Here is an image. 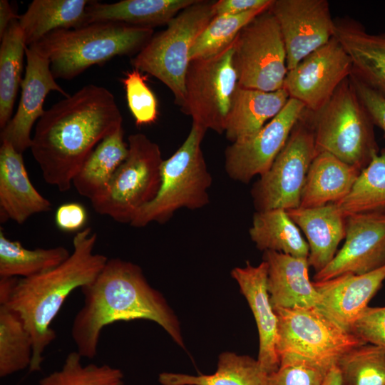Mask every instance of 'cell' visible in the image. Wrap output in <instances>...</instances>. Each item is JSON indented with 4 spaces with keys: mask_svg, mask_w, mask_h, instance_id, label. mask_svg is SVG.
Instances as JSON below:
<instances>
[{
    "mask_svg": "<svg viewBox=\"0 0 385 385\" xmlns=\"http://www.w3.org/2000/svg\"><path fill=\"white\" fill-rule=\"evenodd\" d=\"M123 127L113 95L86 85L57 102L36 122L31 150L46 183L66 192L96 146Z\"/></svg>",
    "mask_w": 385,
    "mask_h": 385,
    "instance_id": "6da1fadb",
    "label": "cell"
},
{
    "mask_svg": "<svg viewBox=\"0 0 385 385\" xmlns=\"http://www.w3.org/2000/svg\"><path fill=\"white\" fill-rule=\"evenodd\" d=\"M81 290L84 302L74 317L71 333L82 357L94 358L103 328L120 321L154 322L185 347L177 317L138 265L120 258L108 259L98 276Z\"/></svg>",
    "mask_w": 385,
    "mask_h": 385,
    "instance_id": "7a4b0ae2",
    "label": "cell"
},
{
    "mask_svg": "<svg viewBox=\"0 0 385 385\" xmlns=\"http://www.w3.org/2000/svg\"><path fill=\"white\" fill-rule=\"evenodd\" d=\"M96 241L97 234L91 227L77 232L67 260L40 274L18 278L8 297L0 302L20 314L31 334V372L40 371L43 354L56 337L51 324L66 299L76 289L91 283L106 264V256L93 252Z\"/></svg>",
    "mask_w": 385,
    "mask_h": 385,
    "instance_id": "3957f363",
    "label": "cell"
},
{
    "mask_svg": "<svg viewBox=\"0 0 385 385\" xmlns=\"http://www.w3.org/2000/svg\"><path fill=\"white\" fill-rule=\"evenodd\" d=\"M153 35V28L99 22L54 31L28 47L50 61L55 78L70 80L115 56L137 54Z\"/></svg>",
    "mask_w": 385,
    "mask_h": 385,
    "instance_id": "277c9868",
    "label": "cell"
},
{
    "mask_svg": "<svg viewBox=\"0 0 385 385\" xmlns=\"http://www.w3.org/2000/svg\"><path fill=\"white\" fill-rule=\"evenodd\" d=\"M307 113L317 155L329 153L362 170L379 154L375 125L350 77L319 110Z\"/></svg>",
    "mask_w": 385,
    "mask_h": 385,
    "instance_id": "5b68a950",
    "label": "cell"
},
{
    "mask_svg": "<svg viewBox=\"0 0 385 385\" xmlns=\"http://www.w3.org/2000/svg\"><path fill=\"white\" fill-rule=\"evenodd\" d=\"M279 366L304 363L327 373L354 347L366 344L317 307L274 308Z\"/></svg>",
    "mask_w": 385,
    "mask_h": 385,
    "instance_id": "8992f818",
    "label": "cell"
},
{
    "mask_svg": "<svg viewBox=\"0 0 385 385\" xmlns=\"http://www.w3.org/2000/svg\"><path fill=\"white\" fill-rule=\"evenodd\" d=\"M206 131L192 123L183 144L163 162L161 185L156 197L136 213L131 226L163 224L179 209L197 210L209 204L212 177L201 149Z\"/></svg>",
    "mask_w": 385,
    "mask_h": 385,
    "instance_id": "52a82bcc",
    "label": "cell"
},
{
    "mask_svg": "<svg viewBox=\"0 0 385 385\" xmlns=\"http://www.w3.org/2000/svg\"><path fill=\"white\" fill-rule=\"evenodd\" d=\"M213 3L197 0L182 10L167 24L165 29L153 35L130 61L134 68L164 83L180 108L185 100L189 53L197 36L215 16Z\"/></svg>",
    "mask_w": 385,
    "mask_h": 385,
    "instance_id": "ba28073f",
    "label": "cell"
},
{
    "mask_svg": "<svg viewBox=\"0 0 385 385\" xmlns=\"http://www.w3.org/2000/svg\"><path fill=\"white\" fill-rule=\"evenodd\" d=\"M163 160L157 143L143 133L130 135L128 155L105 190L91 201L93 210L115 222L130 224L156 197Z\"/></svg>",
    "mask_w": 385,
    "mask_h": 385,
    "instance_id": "9c48e42d",
    "label": "cell"
},
{
    "mask_svg": "<svg viewBox=\"0 0 385 385\" xmlns=\"http://www.w3.org/2000/svg\"><path fill=\"white\" fill-rule=\"evenodd\" d=\"M233 54L232 43L213 57L191 60L185 76V100L181 111L191 116L192 123L218 134L225 133L239 86Z\"/></svg>",
    "mask_w": 385,
    "mask_h": 385,
    "instance_id": "30bf717a",
    "label": "cell"
},
{
    "mask_svg": "<svg viewBox=\"0 0 385 385\" xmlns=\"http://www.w3.org/2000/svg\"><path fill=\"white\" fill-rule=\"evenodd\" d=\"M269 8L249 22L234 41L233 61L240 87L265 91L283 88L288 71L286 50Z\"/></svg>",
    "mask_w": 385,
    "mask_h": 385,
    "instance_id": "8fae6325",
    "label": "cell"
},
{
    "mask_svg": "<svg viewBox=\"0 0 385 385\" xmlns=\"http://www.w3.org/2000/svg\"><path fill=\"white\" fill-rule=\"evenodd\" d=\"M316 155L305 109L270 169L252 185L251 195L256 211L299 207L302 190Z\"/></svg>",
    "mask_w": 385,
    "mask_h": 385,
    "instance_id": "7c38bea8",
    "label": "cell"
},
{
    "mask_svg": "<svg viewBox=\"0 0 385 385\" xmlns=\"http://www.w3.org/2000/svg\"><path fill=\"white\" fill-rule=\"evenodd\" d=\"M302 103L289 98L283 109L254 135L232 143L225 151V169L228 176L243 183L262 175L271 167L302 116Z\"/></svg>",
    "mask_w": 385,
    "mask_h": 385,
    "instance_id": "4fadbf2b",
    "label": "cell"
},
{
    "mask_svg": "<svg viewBox=\"0 0 385 385\" xmlns=\"http://www.w3.org/2000/svg\"><path fill=\"white\" fill-rule=\"evenodd\" d=\"M352 73L351 58L333 36L287 71L283 88L307 111L319 110Z\"/></svg>",
    "mask_w": 385,
    "mask_h": 385,
    "instance_id": "5bb4252c",
    "label": "cell"
},
{
    "mask_svg": "<svg viewBox=\"0 0 385 385\" xmlns=\"http://www.w3.org/2000/svg\"><path fill=\"white\" fill-rule=\"evenodd\" d=\"M269 9L280 29L288 71L334 36L327 0H272Z\"/></svg>",
    "mask_w": 385,
    "mask_h": 385,
    "instance_id": "9a60e30c",
    "label": "cell"
},
{
    "mask_svg": "<svg viewBox=\"0 0 385 385\" xmlns=\"http://www.w3.org/2000/svg\"><path fill=\"white\" fill-rule=\"evenodd\" d=\"M344 239L333 260L315 273L314 282L346 273L363 274L385 265V213L347 216Z\"/></svg>",
    "mask_w": 385,
    "mask_h": 385,
    "instance_id": "2e32d148",
    "label": "cell"
},
{
    "mask_svg": "<svg viewBox=\"0 0 385 385\" xmlns=\"http://www.w3.org/2000/svg\"><path fill=\"white\" fill-rule=\"evenodd\" d=\"M26 73L21 83V98L16 113L1 130V140L9 142L22 153L31 145V130L43 115V103L50 91L68 95L56 82L50 61L30 47L25 51Z\"/></svg>",
    "mask_w": 385,
    "mask_h": 385,
    "instance_id": "e0dca14e",
    "label": "cell"
},
{
    "mask_svg": "<svg viewBox=\"0 0 385 385\" xmlns=\"http://www.w3.org/2000/svg\"><path fill=\"white\" fill-rule=\"evenodd\" d=\"M232 277L238 284L252 310L259 334L257 360L269 374L279 367L277 354L278 319L270 301L267 287L268 265L262 261L257 266L247 262L244 267H235Z\"/></svg>",
    "mask_w": 385,
    "mask_h": 385,
    "instance_id": "ac0fdd59",
    "label": "cell"
},
{
    "mask_svg": "<svg viewBox=\"0 0 385 385\" xmlns=\"http://www.w3.org/2000/svg\"><path fill=\"white\" fill-rule=\"evenodd\" d=\"M384 280L385 265L366 274L346 273L313 284L321 297L319 309L349 331Z\"/></svg>",
    "mask_w": 385,
    "mask_h": 385,
    "instance_id": "d6986e66",
    "label": "cell"
},
{
    "mask_svg": "<svg viewBox=\"0 0 385 385\" xmlns=\"http://www.w3.org/2000/svg\"><path fill=\"white\" fill-rule=\"evenodd\" d=\"M51 210V202L32 185L22 153L7 141L0 147V220L23 224L36 213Z\"/></svg>",
    "mask_w": 385,
    "mask_h": 385,
    "instance_id": "ffe728a7",
    "label": "cell"
},
{
    "mask_svg": "<svg viewBox=\"0 0 385 385\" xmlns=\"http://www.w3.org/2000/svg\"><path fill=\"white\" fill-rule=\"evenodd\" d=\"M334 20V36L351 58V75L385 98V31L369 34L350 18Z\"/></svg>",
    "mask_w": 385,
    "mask_h": 385,
    "instance_id": "44dd1931",
    "label": "cell"
},
{
    "mask_svg": "<svg viewBox=\"0 0 385 385\" xmlns=\"http://www.w3.org/2000/svg\"><path fill=\"white\" fill-rule=\"evenodd\" d=\"M268 265L267 287L274 308L317 307L321 297L310 281L307 258L265 251Z\"/></svg>",
    "mask_w": 385,
    "mask_h": 385,
    "instance_id": "7402d4cb",
    "label": "cell"
},
{
    "mask_svg": "<svg viewBox=\"0 0 385 385\" xmlns=\"http://www.w3.org/2000/svg\"><path fill=\"white\" fill-rule=\"evenodd\" d=\"M286 211L307 239L309 266L316 272L322 270L333 260L340 242L345 238L346 216L336 203Z\"/></svg>",
    "mask_w": 385,
    "mask_h": 385,
    "instance_id": "603a6c76",
    "label": "cell"
},
{
    "mask_svg": "<svg viewBox=\"0 0 385 385\" xmlns=\"http://www.w3.org/2000/svg\"><path fill=\"white\" fill-rule=\"evenodd\" d=\"M289 98L284 88L265 91L238 86L225 123L226 138L234 143L254 135L279 113Z\"/></svg>",
    "mask_w": 385,
    "mask_h": 385,
    "instance_id": "cb8c5ba5",
    "label": "cell"
},
{
    "mask_svg": "<svg viewBox=\"0 0 385 385\" xmlns=\"http://www.w3.org/2000/svg\"><path fill=\"white\" fill-rule=\"evenodd\" d=\"M361 171L329 153H318L309 168L299 207L337 203L351 191Z\"/></svg>",
    "mask_w": 385,
    "mask_h": 385,
    "instance_id": "d4e9b609",
    "label": "cell"
},
{
    "mask_svg": "<svg viewBox=\"0 0 385 385\" xmlns=\"http://www.w3.org/2000/svg\"><path fill=\"white\" fill-rule=\"evenodd\" d=\"M197 0H123L115 3L91 1L86 6L83 26L99 22H116L153 28L168 24Z\"/></svg>",
    "mask_w": 385,
    "mask_h": 385,
    "instance_id": "484cf974",
    "label": "cell"
},
{
    "mask_svg": "<svg viewBox=\"0 0 385 385\" xmlns=\"http://www.w3.org/2000/svg\"><path fill=\"white\" fill-rule=\"evenodd\" d=\"M88 0H34L19 17L24 41L28 47L59 29L83 26Z\"/></svg>",
    "mask_w": 385,
    "mask_h": 385,
    "instance_id": "4316f807",
    "label": "cell"
},
{
    "mask_svg": "<svg viewBox=\"0 0 385 385\" xmlns=\"http://www.w3.org/2000/svg\"><path fill=\"white\" fill-rule=\"evenodd\" d=\"M128 155L123 128L104 138L86 159L72 185L91 201L101 195Z\"/></svg>",
    "mask_w": 385,
    "mask_h": 385,
    "instance_id": "83f0119b",
    "label": "cell"
},
{
    "mask_svg": "<svg viewBox=\"0 0 385 385\" xmlns=\"http://www.w3.org/2000/svg\"><path fill=\"white\" fill-rule=\"evenodd\" d=\"M267 376L257 359L225 351L219 355L213 374L162 372L158 381L161 385H267Z\"/></svg>",
    "mask_w": 385,
    "mask_h": 385,
    "instance_id": "f1b7e54d",
    "label": "cell"
},
{
    "mask_svg": "<svg viewBox=\"0 0 385 385\" xmlns=\"http://www.w3.org/2000/svg\"><path fill=\"white\" fill-rule=\"evenodd\" d=\"M249 234L260 250H270L308 258V243L285 210L256 211Z\"/></svg>",
    "mask_w": 385,
    "mask_h": 385,
    "instance_id": "f546056e",
    "label": "cell"
},
{
    "mask_svg": "<svg viewBox=\"0 0 385 385\" xmlns=\"http://www.w3.org/2000/svg\"><path fill=\"white\" fill-rule=\"evenodd\" d=\"M64 247L29 250L0 230V277L29 278L48 271L68 258Z\"/></svg>",
    "mask_w": 385,
    "mask_h": 385,
    "instance_id": "4dcf8cb0",
    "label": "cell"
},
{
    "mask_svg": "<svg viewBox=\"0 0 385 385\" xmlns=\"http://www.w3.org/2000/svg\"><path fill=\"white\" fill-rule=\"evenodd\" d=\"M0 46V128L11 118L14 105L21 83L26 48L19 21L8 26Z\"/></svg>",
    "mask_w": 385,
    "mask_h": 385,
    "instance_id": "1f68e13d",
    "label": "cell"
},
{
    "mask_svg": "<svg viewBox=\"0 0 385 385\" xmlns=\"http://www.w3.org/2000/svg\"><path fill=\"white\" fill-rule=\"evenodd\" d=\"M336 204L346 217L385 213V148L361 171L349 194Z\"/></svg>",
    "mask_w": 385,
    "mask_h": 385,
    "instance_id": "d6a6232c",
    "label": "cell"
},
{
    "mask_svg": "<svg viewBox=\"0 0 385 385\" xmlns=\"http://www.w3.org/2000/svg\"><path fill=\"white\" fill-rule=\"evenodd\" d=\"M32 354L33 341L21 317L0 304V376L29 368Z\"/></svg>",
    "mask_w": 385,
    "mask_h": 385,
    "instance_id": "836d02e7",
    "label": "cell"
},
{
    "mask_svg": "<svg viewBox=\"0 0 385 385\" xmlns=\"http://www.w3.org/2000/svg\"><path fill=\"white\" fill-rule=\"evenodd\" d=\"M268 8L238 15L215 16L195 38L189 53L190 61L207 58L222 53L233 43L249 22Z\"/></svg>",
    "mask_w": 385,
    "mask_h": 385,
    "instance_id": "e575fe53",
    "label": "cell"
},
{
    "mask_svg": "<svg viewBox=\"0 0 385 385\" xmlns=\"http://www.w3.org/2000/svg\"><path fill=\"white\" fill-rule=\"evenodd\" d=\"M343 385H385V349L364 344L344 354L337 364Z\"/></svg>",
    "mask_w": 385,
    "mask_h": 385,
    "instance_id": "d590c367",
    "label": "cell"
},
{
    "mask_svg": "<svg viewBox=\"0 0 385 385\" xmlns=\"http://www.w3.org/2000/svg\"><path fill=\"white\" fill-rule=\"evenodd\" d=\"M81 355L70 352L60 370L39 381L38 385H123V373L108 364H81Z\"/></svg>",
    "mask_w": 385,
    "mask_h": 385,
    "instance_id": "8d00e7d4",
    "label": "cell"
},
{
    "mask_svg": "<svg viewBox=\"0 0 385 385\" xmlns=\"http://www.w3.org/2000/svg\"><path fill=\"white\" fill-rule=\"evenodd\" d=\"M145 80L135 68L127 72L122 79L128 108L138 126L151 124L158 118V101Z\"/></svg>",
    "mask_w": 385,
    "mask_h": 385,
    "instance_id": "74e56055",
    "label": "cell"
},
{
    "mask_svg": "<svg viewBox=\"0 0 385 385\" xmlns=\"http://www.w3.org/2000/svg\"><path fill=\"white\" fill-rule=\"evenodd\" d=\"M349 331L365 343L385 349V307H367L356 318Z\"/></svg>",
    "mask_w": 385,
    "mask_h": 385,
    "instance_id": "f35d334b",
    "label": "cell"
},
{
    "mask_svg": "<svg viewBox=\"0 0 385 385\" xmlns=\"http://www.w3.org/2000/svg\"><path fill=\"white\" fill-rule=\"evenodd\" d=\"M326 373L304 363L281 365L268 374L267 385H321Z\"/></svg>",
    "mask_w": 385,
    "mask_h": 385,
    "instance_id": "ab89813d",
    "label": "cell"
},
{
    "mask_svg": "<svg viewBox=\"0 0 385 385\" xmlns=\"http://www.w3.org/2000/svg\"><path fill=\"white\" fill-rule=\"evenodd\" d=\"M350 79L374 125L385 134V98L354 76L351 75Z\"/></svg>",
    "mask_w": 385,
    "mask_h": 385,
    "instance_id": "60d3db41",
    "label": "cell"
},
{
    "mask_svg": "<svg viewBox=\"0 0 385 385\" xmlns=\"http://www.w3.org/2000/svg\"><path fill=\"white\" fill-rule=\"evenodd\" d=\"M86 221V210L79 202L62 204L55 213V223L58 229L63 232H78L83 229Z\"/></svg>",
    "mask_w": 385,
    "mask_h": 385,
    "instance_id": "b9f144b4",
    "label": "cell"
},
{
    "mask_svg": "<svg viewBox=\"0 0 385 385\" xmlns=\"http://www.w3.org/2000/svg\"><path fill=\"white\" fill-rule=\"evenodd\" d=\"M272 0H219L212 5L215 16L238 15L270 6Z\"/></svg>",
    "mask_w": 385,
    "mask_h": 385,
    "instance_id": "7bdbcfd3",
    "label": "cell"
},
{
    "mask_svg": "<svg viewBox=\"0 0 385 385\" xmlns=\"http://www.w3.org/2000/svg\"><path fill=\"white\" fill-rule=\"evenodd\" d=\"M18 16L6 0L0 1V38L14 20L19 19Z\"/></svg>",
    "mask_w": 385,
    "mask_h": 385,
    "instance_id": "ee69618b",
    "label": "cell"
},
{
    "mask_svg": "<svg viewBox=\"0 0 385 385\" xmlns=\"http://www.w3.org/2000/svg\"><path fill=\"white\" fill-rule=\"evenodd\" d=\"M321 385H343L337 366H332L326 373Z\"/></svg>",
    "mask_w": 385,
    "mask_h": 385,
    "instance_id": "f6af8a7d",
    "label": "cell"
},
{
    "mask_svg": "<svg viewBox=\"0 0 385 385\" xmlns=\"http://www.w3.org/2000/svg\"></svg>",
    "mask_w": 385,
    "mask_h": 385,
    "instance_id": "bcb514c9",
    "label": "cell"
}]
</instances>
